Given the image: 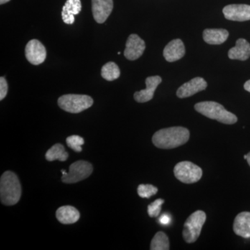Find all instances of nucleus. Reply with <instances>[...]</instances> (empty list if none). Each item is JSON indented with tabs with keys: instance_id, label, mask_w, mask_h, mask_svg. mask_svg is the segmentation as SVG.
I'll return each mask as SVG.
<instances>
[{
	"instance_id": "13",
	"label": "nucleus",
	"mask_w": 250,
	"mask_h": 250,
	"mask_svg": "<svg viewBox=\"0 0 250 250\" xmlns=\"http://www.w3.org/2000/svg\"><path fill=\"white\" fill-rule=\"evenodd\" d=\"M162 82L161 77L152 76L146 79V88L134 93V98L137 103H145L150 101L154 98V92L158 85Z\"/></svg>"
},
{
	"instance_id": "1",
	"label": "nucleus",
	"mask_w": 250,
	"mask_h": 250,
	"mask_svg": "<svg viewBox=\"0 0 250 250\" xmlns=\"http://www.w3.org/2000/svg\"><path fill=\"white\" fill-rule=\"evenodd\" d=\"M190 132L183 126H172L156 131L152 143L156 147L170 149L183 146L188 141Z\"/></svg>"
},
{
	"instance_id": "28",
	"label": "nucleus",
	"mask_w": 250,
	"mask_h": 250,
	"mask_svg": "<svg viewBox=\"0 0 250 250\" xmlns=\"http://www.w3.org/2000/svg\"><path fill=\"white\" fill-rule=\"evenodd\" d=\"M244 88L247 91L250 93V80L246 82V83L244 84Z\"/></svg>"
},
{
	"instance_id": "6",
	"label": "nucleus",
	"mask_w": 250,
	"mask_h": 250,
	"mask_svg": "<svg viewBox=\"0 0 250 250\" xmlns=\"http://www.w3.org/2000/svg\"><path fill=\"white\" fill-rule=\"evenodd\" d=\"M62 182L65 184H75L84 180L93 172V166L85 161H78L73 163L69 167V172L62 170Z\"/></svg>"
},
{
	"instance_id": "9",
	"label": "nucleus",
	"mask_w": 250,
	"mask_h": 250,
	"mask_svg": "<svg viewBox=\"0 0 250 250\" xmlns=\"http://www.w3.org/2000/svg\"><path fill=\"white\" fill-rule=\"evenodd\" d=\"M146 49V42L136 34H131L126 42L124 54L126 59L134 61L143 55Z\"/></svg>"
},
{
	"instance_id": "19",
	"label": "nucleus",
	"mask_w": 250,
	"mask_h": 250,
	"mask_svg": "<svg viewBox=\"0 0 250 250\" xmlns=\"http://www.w3.org/2000/svg\"><path fill=\"white\" fill-rule=\"evenodd\" d=\"M229 32L223 29H207L204 31L203 39L210 45H220L228 40Z\"/></svg>"
},
{
	"instance_id": "11",
	"label": "nucleus",
	"mask_w": 250,
	"mask_h": 250,
	"mask_svg": "<svg viewBox=\"0 0 250 250\" xmlns=\"http://www.w3.org/2000/svg\"><path fill=\"white\" fill-rule=\"evenodd\" d=\"M113 9V0H92L93 18L99 24H103L106 21Z\"/></svg>"
},
{
	"instance_id": "5",
	"label": "nucleus",
	"mask_w": 250,
	"mask_h": 250,
	"mask_svg": "<svg viewBox=\"0 0 250 250\" xmlns=\"http://www.w3.org/2000/svg\"><path fill=\"white\" fill-rule=\"evenodd\" d=\"M207 219L203 210H197L192 213L184 223L183 234L184 241L187 243H195L201 233L202 227Z\"/></svg>"
},
{
	"instance_id": "30",
	"label": "nucleus",
	"mask_w": 250,
	"mask_h": 250,
	"mask_svg": "<svg viewBox=\"0 0 250 250\" xmlns=\"http://www.w3.org/2000/svg\"><path fill=\"white\" fill-rule=\"evenodd\" d=\"M248 157H247V161H248V164H249V166H250V152L248 153Z\"/></svg>"
},
{
	"instance_id": "2",
	"label": "nucleus",
	"mask_w": 250,
	"mask_h": 250,
	"mask_svg": "<svg viewBox=\"0 0 250 250\" xmlns=\"http://www.w3.org/2000/svg\"><path fill=\"white\" fill-rule=\"evenodd\" d=\"M22 189L18 176L6 171L0 179V199L3 205L13 206L21 200Z\"/></svg>"
},
{
	"instance_id": "25",
	"label": "nucleus",
	"mask_w": 250,
	"mask_h": 250,
	"mask_svg": "<svg viewBox=\"0 0 250 250\" xmlns=\"http://www.w3.org/2000/svg\"><path fill=\"white\" fill-rule=\"evenodd\" d=\"M164 202L165 201L163 199H157L148 206L147 213L151 218H156V217L159 216L161 213V205L164 203Z\"/></svg>"
},
{
	"instance_id": "7",
	"label": "nucleus",
	"mask_w": 250,
	"mask_h": 250,
	"mask_svg": "<svg viewBox=\"0 0 250 250\" xmlns=\"http://www.w3.org/2000/svg\"><path fill=\"white\" fill-rule=\"evenodd\" d=\"M176 178L184 184L196 183L202 177L201 167L190 161L179 162L174 168Z\"/></svg>"
},
{
	"instance_id": "10",
	"label": "nucleus",
	"mask_w": 250,
	"mask_h": 250,
	"mask_svg": "<svg viewBox=\"0 0 250 250\" xmlns=\"http://www.w3.org/2000/svg\"><path fill=\"white\" fill-rule=\"evenodd\" d=\"M224 16L229 21L244 22L250 21V6L247 4H230L224 7Z\"/></svg>"
},
{
	"instance_id": "15",
	"label": "nucleus",
	"mask_w": 250,
	"mask_h": 250,
	"mask_svg": "<svg viewBox=\"0 0 250 250\" xmlns=\"http://www.w3.org/2000/svg\"><path fill=\"white\" fill-rule=\"evenodd\" d=\"M233 229L238 236L250 238V212H242L237 215L233 222Z\"/></svg>"
},
{
	"instance_id": "31",
	"label": "nucleus",
	"mask_w": 250,
	"mask_h": 250,
	"mask_svg": "<svg viewBox=\"0 0 250 250\" xmlns=\"http://www.w3.org/2000/svg\"><path fill=\"white\" fill-rule=\"evenodd\" d=\"M247 157H248V155H247V154H246V155L244 156V159H247Z\"/></svg>"
},
{
	"instance_id": "27",
	"label": "nucleus",
	"mask_w": 250,
	"mask_h": 250,
	"mask_svg": "<svg viewBox=\"0 0 250 250\" xmlns=\"http://www.w3.org/2000/svg\"><path fill=\"white\" fill-rule=\"evenodd\" d=\"M171 218L170 215L167 214H163L161 215L160 218L159 219V223L162 225H167L170 223Z\"/></svg>"
},
{
	"instance_id": "14",
	"label": "nucleus",
	"mask_w": 250,
	"mask_h": 250,
	"mask_svg": "<svg viewBox=\"0 0 250 250\" xmlns=\"http://www.w3.org/2000/svg\"><path fill=\"white\" fill-rule=\"evenodd\" d=\"M186 49L184 42L180 39H174L166 46L164 57L168 62H174L183 58Z\"/></svg>"
},
{
	"instance_id": "23",
	"label": "nucleus",
	"mask_w": 250,
	"mask_h": 250,
	"mask_svg": "<svg viewBox=\"0 0 250 250\" xmlns=\"http://www.w3.org/2000/svg\"><path fill=\"white\" fill-rule=\"evenodd\" d=\"M66 143L67 146L75 152H81L82 151V146L84 144V140L80 136L73 135L67 138Z\"/></svg>"
},
{
	"instance_id": "20",
	"label": "nucleus",
	"mask_w": 250,
	"mask_h": 250,
	"mask_svg": "<svg viewBox=\"0 0 250 250\" xmlns=\"http://www.w3.org/2000/svg\"><path fill=\"white\" fill-rule=\"evenodd\" d=\"M68 156V153L65 151L64 146L60 143H57L47 150L45 159L48 161H65L67 160Z\"/></svg>"
},
{
	"instance_id": "12",
	"label": "nucleus",
	"mask_w": 250,
	"mask_h": 250,
	"mask_svg": "<svg viewBox=\"0 0 250 250\" xmlns=\"http://www.w3.org/2000/svg\"><path fill=\"white\" fill-rule=\"evenodd\" d=\"M207 87V82L203 78L195 77L179 87L177 91V95L179 98H189L205 90Z\"/></svg>"
},
{
	"instance_id": "26",
	"label": "nucleus",
	"mask_w": 250,
	"mask_h": 250,
	"mask_svg": "<svg viewBox=\"0 0 250 250\" xmlns=\"http://www.w3.org/2000/svg\"><path fill=\"white\" fill-rule=\"evenodd\" d=\"M8 93V83L4 77L0 78V100H3Z\"/></svg>"
},
{
	"instance_id": "16",
	"label": "nucleus",
	"mask_w": 250,
	"mask_h": 250,
	"mask_svg": "<svg viewBox=\"0 0 250 250\" xmlns=\"http://www.w3.org/2000/svg\"><path fill=\"white\" fill-rule=\"evenodd\" d=\"M81 0H67L62 6V19L67 24H72L75 22V16L82 11Z\"/></svg>"
},
{
	"instance_id": "8",
	"label": "nucleus",
	"mask_w": 250,
	"mask_h": 250,
	"mask_svg": "<svg viewBox=\"0 0 250 250\" xmlns=\"http://www.w3.org/2000/svg\"><path fill=\"white\" fill-rule=\"evenodd\" d=\"M25 57L33 65H40L45 62L47 57L45 46L36 39L29 41L25 47Z\"/></svg>"
},
{
	"instance_id": "24",
	"label": "nucleus",
	"mask_w": 250,
	"mask_h": 250,
	"mask_svg": "<svg viewBox=\"0 0 250 250\" xmlns=\"http://www.w3.org/2000/svg\"><path fill=\"white\" fill-rule=\"evenodd\" d=\"M137 190L140 197L142 198H149L157 193L158 188L150 184H141L138 187Z\"/></svg>"
},
{
	"instance_id": "18",
	"label": "nucleus",
	"mask_w": 250,
	"mask_h": 250,
	"mask_svg": "<svg viewBox=\"0 0 250 250\" xmlns=\"http://www.w3.org/2000/svg\"><path fill=\"white\" fill-rule=\"evenodd\" d=\"M228 56L229 58L233 60H247L250 57V44L246 39H238L236 46L229 51Z\"/></svg>"
},
{
	"instance_id": "3",
	"label": "nucleus",
	"mask_w": 250,
	"mask_h": 250,
	"mask_svg": "<svg viewBox=\"0 0 250 250\" xmlns=\"http://www.w3.org/2000/svg\"><path fill=\"white\" fill-rule=\"evenodd\" d=\"M195 109L198 113L226 125L235 124L238 118L233 113L228 111L223 105L215 102H202L195 105Z\"/></svg>"
},
{
	"instance_id": "21",
	"label": "nucleus",
	"mask_w": 250,
	"mask_h": 250,
	"mask_svg": "<svg viewBox=\"0 0 250 250\" xmlns=\"http://www.w3.org/2000/svg\"><path fill=\"white\" fill-rule=\"evenodd\" d=\"M101 75L104 80L111 82L121 76L119 67L114 62H108L102 67Z\"/></svg>"
},
{
	"instance_id": "4",
	"label": "nucleus",
	"mask_w": 250,
	"mask_h": 250,
	"mask_svg": "<svg viewBox=\"0 0 250 250\" xmlns=\"http://www.w3.org/2000/svg\"><path fill=\"white\" fill-rule=\"evenodd\" d=\"M59 107L71 113H79L88 109L93 104V100L88 95L68 94L58 100Z\"/></svg>"
},
{
	"instance_id": "17",
	"label": "nucleus",
	"mask_w": 250,
	"mask_h": 250,
	"mask_svg": "<svg viewBox=\"0 0 250 250\" xmlns=\"http://www.w3.org/2000/svg\"><path fill=\"white\" fill-rule=\"evenodd\" d=\"M57 220L64 225H71L77 223L80 218L79 210L71 206H63L60 207L56 213Z\"/></svg>"
},
{
	"instance_id": "22",
	"label": "nucleus",
	"mask_w": 250,
	"mask_h": 250,
	"mask_svg": "<svg viewBox=\"0 0 250 250\" xmlns=\"http://www.w3.org/2000/svg\"><path fill=\"white\" fill-rule=\"evenodd\" d=\"M151 250H170V242L168 237L163 231H159L154 236L150 246Z\"/></svg>"
},
{
	"instance_id": "29",
	"label": "nucleus",
	"mask_w": 250,
	"mask_h": 250,
	"mask_svg": "<svg viewBox=\"0 0 250 250\" xmlns=\"http://www.w3.org/2000/svg\"><path fill=\"white\" fill-rule=\"evenodd\" d=\"M11 0H0V4L1 5L6 4V3L9 2Z\"/></svg>"
}]
</instances>
